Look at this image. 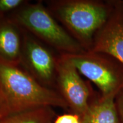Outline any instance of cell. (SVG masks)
Instances as JSON below:
<instances>
[{
  "mask_svg": "<svg viewBox=\"0 0 123 123\" xmlns=\"http://www.w3.org/2000/svg\"><path fill=\"white\" fill-rule=\"evenodd\" d=\"M115 95L102 96L91 101L80 117L81 123H121L115 101Z\"/></svg>",
  "mask_w": 123,
  "mask_h": 123,
  "instance_id": "obj_9",
  "label": "cell"
},
{
  "mask_svg": "<svg viewBox=\"0 0 123 123\" xmlns=\"http://www.w3.org/2000/svg\"><path fill=\"white\" fill-rule=\"evenodd\" d=\"M2 111H1V105H0V121L2 119Z\"/></svg>",
  "mask_w": 123,
  "mask_h": 123,
  "instance_id": "obj_14",
  "label": "cell"
},
{
  "mask_svg": "<svg viewBox=\"0 0 123 123\" xmlns=\"http://www.w3.org/2000/svg\"><path fill=\"white\" fill-rule=\"evenodd\" d=\"M25 4L9 17L18 26L58 50L61 54H75L86 51L42 4Z\"/></svg>",
  "mask_w": 123,
  "mask_h": 123,
  "instance_id": "obj_3",
  "label": "cell"
},
{
  "mask_svg": "<svg viewBox=\"0 0 123 123\" xmlns=\"http://www.w3.org/2000/svg\"><path fill=\"white\" fill-rule=\"evenodd\" d=\"M21 64L35 80L50 88L56 84L58 58L31 36L23 35Z\"/></svg>",
  "mask_w": 123,
  "mask_h": 123,
  "instance_id": "obj_6",
  "label": "cell"
},
{
  "mask_svg": "<svg viewBox=\"0 0 123 123\" xmlns=\"http://www.w3.org/2000/svg\"><path fill=\"white\" fill-rule=\"evenodd\" d=\"M56 84L72 113L82 116L91 101L92 90L75 66L61 55L57 59Z\"/></svg>",
  "mask_w": 123,
  "mask_h": 123,
  "instance_id": "obj_5",
  "label": "cell"
},
{
  "mask_svg": "<svg viewBox=\"0 0 123 123\" xmlns=\"http://www.w3.org/2000/svg\"><path fill=\"white\" fill-rule=\"evenodd\" d=\"M61 55L93 83L102 96H116L123 86V64L110 55L87 51Z\"/></svg>",
  "mask_w": 123,
  "mask_h": 123,
  "instance_id": "obj_4",
  "label": "cell"
},
{
  "mask_svg": "<svg viewBox=\"0 0 123 123\" xmlns=\"http://www.w3.org/2000/svg\"><path fill=\"white\" fill-rule=\"evenodd\" d=\"M0 105L3 118L40 107L68 108L58 92L42 85L21 65L1 59Z\"/></svg>",
  "mask_w": 123,
  "mask_h": 123,
  "instance_id": "obj_1",
  "label": "cell"
},
{
  "mask_svg": "<svg viewBox=\"0 0 123 123\" xmlns=\"http://www.w3.org/2000/svg\"><path fill=\"white\" fill-rule=\"evenodd\" d=\"M26 4L24 0H0V17L16 9H19Z\"/></svg>",
  "mask_w": 123,
  "mask_h": 123,
  "instance_id": "obj_11",
  "label": "cell"
},
{
  "mask_svg": "<svg viewBox=\"0 0 123 123\" xmlns=\"http://www.w3.org/2000/svg\"><path fill=\"white\" fill-rule=\"evenodd\" d=\"M53 123H81L80 116L71 112L56 116Z\"/></svg>",
  "mask_w": 123,
  "mask_h": 123,
  "instance_id": "obj_12",
  "label": "cell"
},
{
  "mask_svg": "<svg viewBox=\"0 0 123 123\" xmlns=\"http://www.w3.org/2000/svg\"><path fill=\"white\" fill-rule=\"evenodd\" d=\"M18 26L9 18L0 17V59L20 65L23 37Z\"/></svg>",
  "mask_w": 123,
  "mask_h": 123,
  "instance_id": "obj_8",
  "label": "cell"
},
{
  "mask_svg": "<svg viewBox=\"0 0 123 123\" xmlns=\"http://www.w3.org/2000/svg\"><path fill=\"white\" fill-rule=\"evenodd\" d=\"M107 21L98 31L90 51L105 54L123 64V0H112Z\"/></svg>",
  "mask_w": 123,
  "mask_h": 123,
  "instance_id": "obj_7",
  "label": "cell"
},
{
  "mask_svg": "<svg viewBox=\"0 0 123 123\" xmlns=\"http://www.w3.org/2000/svg\"><path fill=\"white\" fill-rule=\"evenodd\" d=\"M55 117L52 107H43L5 117L0 123H53Z\"/></svg>",
  "mask_w": 123,
  "mask_h": 123,
  "instance_id": "obj_10",
  "label": "cell"
},
{
  "mask_svg": "<svg viewBox=\"0 0 123 123\" xmlns=\"http://www.w3.org/2000/svg\"><path fill=\"white\" fill-rule=\"evenodd\" d=\"M50 4L55 17L84 50L90 51L95 35L110 15L111 1L64 0Z\"/></svg>",
  "mask_w": 123,
  "mask_h": 123,
  "instance_id": "obj_2",
  "label": "cell"
},
{
  "mask_svg": "<svg viewBox=\"0 0 123 123\" xmlns=\"http://www.w3.org/2000/svg\"><path fill=\"white\" fill-rule=\"evenodd\" d=\"M115 101L121 123H123V86L116 93Z\"/></svg>",
  "mask_w": 123,
  "mask_h": 123,
  "instance_id": "obj_13",
  "label": "cell"
}]
</instances>
